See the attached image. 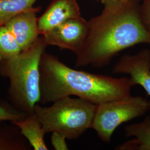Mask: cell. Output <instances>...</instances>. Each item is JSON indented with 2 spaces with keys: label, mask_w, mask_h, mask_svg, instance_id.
<instances>
[{
  "label": "cell",
  "mask_w": 150,
  "mask_h": 150,
  "mask_svg": "<svg viewBox=\"0 0 150 150\" xmlns=\"http://www.w3.org/2000/svg\"><path fill=\"white\" fill-rule=\"evenodd\" d=\"M141 0H110L101 13L88 21V33L75 54V66L101 69L120 52L139 44L150 46V33L142 21Z\"/></svg>",
  "instance_id": "obj_1"
},
{
  "label": "cell",
  "mask_w": 150,
  "mask_h": 150,
  "mask_svg": "<svg viewBox=\"0 0 150 150\" xmlns=\"http://www.w3.org/2000/svg\"><path fill=\"white\" fill-rule=\"evenodd\" d=\"M38 0H0V26L17 13L33 7Z\"/></svg>",
  "instance_id": "obj_13"
},
{
  "label": "cell",
  "mask_w": 150,
  "mask_h": 150,
  "mask_svg": "<svg viewBox=\"0 0 150 150\" xmlns=\"http://www.w3.org/2000/svg\"><path fill=\"white\" fill-rule=\"evenodd\" d=\"M112 71L114 74L129 75L132 86L142 87L150 97V49L123 55L114 64Z\"/></svg>",
  "instance_id": "obj_7"
},
{
  "label": "cell",
  "mask_w": 150,
  "mask_h": 150,
  "mask_svg": "<svg viewBox=\"0 0 150 150\" xmlns=\"http://www.w3.org/2000/svg\"><path fill=\"white\" fill-rule=\"evenodd\" d=\"M95 1H99V2H101L102 4H104V3H105L106 2H107L108 1H110V0H95Z\"/></svg>",
  "instance_id": "obj_18"
},
{
  "label": "cell",
  "mask_w": 150,
  "mask_h": 150,
  "mask_svg": "<svg viewBox=\"0 0 150 150\" xmlns=\"http://www.w3.org/2000/svg\"><path fill=\"white\" fill-rule=\"evenodd\" d=\"M41 9L40 6L32 7L22 11L12 17L5 25L15 38L21 51L30 47L41 36L37 16Z\"/></svg>",
  "instance_id": "obj_8"
},
{
  "label": "cell",
  "mask_w": 150,
  "mask_h": 150,
  "mask_svg": "<svg viewBox=\"0 0 150 150\" xmlns=\"http://www.w3.org/2000/svg\"><path fill=\"white\" fill-rule=\"evenodd\" d=\"M125 134L127 137H134V139L120 145L116 149L150 150V114L142 122L126 126Z\"/></svg>",
  "instance_id": "obj_10"
},
{
  "label": "cell",
  "mask_w": 150,
  "mask_h": 150,
  "mask_svg": "<svg viewBox=\"0 0 150 150\" xmlns=\"http://www.w3.org/2000/svg\"><path fill=\"white\" fill-rule=\"evenodd\" d=\"M141 1H142V0H141Z\"/></svg>",
  "instance_id": "obj_19"
},
{
  "label": "cell",
  "mask_w": 150,
  "mask_h": 150,
  "mask_svg": "<svg viewBox=\"0 0 150 150\" xmlns=\"http://www.w3.org/2000/svg\"><path fill=\"white\" fill-rule=\"evenodd\" d=\"M81 16L77 0H52L43 14L38 18L40 35L70 19Z\"/></svg>",
  "instance_id": "obj_9"
},
{
  "label": "cell",
  "mask_w": 150,
  "mask_h": 150,
  "mask_svg": "<svg viewBox=\"0 0 150 150\" xmlns=\"http://www.w3.org/2000/svg\"><path fill=\"white\" fill-rule=\"evenodd\" d=\"M88 29V21L80 16L64 22L41 36L47 46L70 50L76 54L84 43Z\"/></svg>",
  "instance_id": "obj_6"
},
{
  "label": "cell",
  "mask_w": 150,
  "mask_h": 150,
  "mask_svg": "<svg viewBox=\"0 0 150 150\" xmlns=\"http://www.w3.org/2000/svg\"><path fill=\"white\" fill-rule=\"evenodd\" d=\"M47 45L42 36L11 59L0 61V76L10 81L8 98L11 104L28 115L40 100V64Z\"/></svg>",
  "instance_id": "obj_3"
},
{
  "label": "cell",
  "mask_w": 150,
  "mask_h": 150,
  "mask_svg": "<svg viewBox=\"0 0 150 150\" xmlns=\"http://www.w3.org/2000/svg\"><path fill=\"white\" fill-rule=\"evenodd\" d=\"M40 100L45 105L75 96L96 105L131 95L129 77H113L71 68L44 52L40 64Z\"/></svg>",
  "instance_id": "obj_2"
},
{
  "label": "cell",
  "mask_w": 150,
  "mask_h": 150,
  "mask_svg": "<svg viewBox=\"0 0 150 150\" xmlns=\"http://www.w3.org/2000/svg\"><path fill=\"white\" fill-rule=\"evenodd\" d=\"M13 36L5 26H0V61L11 59L21 52Z\"/></svg>",
  "instance_id": "obj_14"
},
{
  "label": "cell",
  "mask_w": 150,
  "mask_h": 150,
  "mask_svg": "<svg viewBox=\"0 0 150 150\" xmlns=\"http://www.w3.org/2000/svg\"><path fill=\"white\" fill-rule=\"evenodd\" d=\"M12 122L15 124L20 129L22 134L26 139L33 150H48L44 138L46 134L35 113L28 115L21 120Z\"/></svg>",
  "instance_id": "obj_11"
},
{
  "label": "cell",
  "mask_w": 150,
  "mask_h": 150,
  "mask_svg": "<svg viewBox=\"0 0 150 150\" xmlns=\"http://www.w3.org/2000/svg\"><path fill=\"white\" fill-rule=\"evenodd\" d=\"M66 138L64 135L59 133L53 132L51 137V144L54 149L56 150H69L68 146L66 142Z\"/></svg>",
  "instance_id": "obj_17"
},
{
  "label": "cell",
  "mask_w": 150,
  "mask_h": 150,
  "mask_svg": "<svg viewBox=\"0 0 150 150\" xmlns=\"http://www.w3.org/2000/svg\"><path fill=\"white\" fill-rule=\"evenodd\" d=\"M97 105L80 98L66 97L48 107L38 103L34 113L46 134L56 132L69 140L77 139L91 129Z\"/></svg>",
  "instance_id": "obj_4"
},
{
  "label": "cell",
  "mask_w": 150,
  "mask_h": 150,
  "mask_svg": "<svg viewBox=\"0 0 150 150\" xmlns=\"http://www.w3.org/2000/svg\"><path fill=\"white\" fill-rule=\"evenodd\" d=\"M139 6L140 16L144 26L150 33V0H142Z\"/></svg>",
  "instance_id": "obj_16"
},
{
  "label": "cell",
  "mask_w": 150,
  "mask_h": 150,
  "mask_svg": "<svg viewBox=\"0 0 150 150\" xmlns=\"http://www.w3.org/2000/svg\"><path fill=\"white\" fill-rule=\"evenodd\" d=\"M28 115L17 110L10 102L5 100L0 101V121L13 122L20 121Z\"/></svg>",
  "instance_id": "obj_15"
},
{
  "label": "cell",
  "mask_w": 150,
  "mask_h": 150,
  "mask_svg": "<svg viewBox=\"0 0 150 150\" xmlns=\"http://www.w3.org/2000/svg\"><path fill=\"white\" fill-rule=\"evenodd\" d=\"M0 121V150H30L32 147L15 124Z\"/></svg>",
  "instance_id": "obj_12"
},
{
  "label": "cell",
  "mask_w": 150,
  "mask_h": 150,
  "mask_svg": "<svg viewBox=\"0 0 150 150\" xmlns=\"http://www.w3.org/2000/svg\"><path fill=\"white\" fill-rule=\"evenodd\" d=\"M150 110V100L132 95L97 105L92 128L102 141L109 144L121 124L144 116Z\"/></svg>",
  "instance_id": "obj_5"
}]
</instances>
